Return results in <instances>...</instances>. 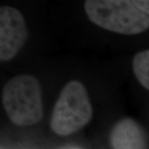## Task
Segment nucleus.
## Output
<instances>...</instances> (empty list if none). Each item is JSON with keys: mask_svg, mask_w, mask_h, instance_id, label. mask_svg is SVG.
Segmentation results:
<instances>
[{"mask_svg": "<svg viewBox=\"0 0 149 149\" xmlns=\"http://www.w3.org/2000/svg\"><path fill=\"white\" fill-rule=\"evenodd\" d=\"M93 109L85 85L70 80L61 92L54 106L51 128L61 136L78 131L91 121Z\"/></svg>", "mask_w": 149, "mask_h": 149, "instance_id": "obj_3", "label": "nucleus"}, {"mask_svg": "<svg viewBox=\"0 0 149 149\" xmlns=\"http://www.w3.org/2000/svg\"><path fill=\"white\" fill-rule=\"evenodd\" d=\"M133 69L139 83L149 91V49L135 55Z\"/></svg>", "mask_w": 149, "mask_h": 149, "instance_id": "obj_6", "label": "nucleus"}, {"mask_svg": "<svg viewBox=\"0 0 149 149\" xmlns=\"http://www.w3.org/2000/svg\"><path fill=\"white\" fill-rule=\"evenodd\" d=\"M28 37L24 17L19 11L8 6L0 8V59H13L23 47Z\"/></svg>", "mask_w": 149, "mask_h": 149, "instance_id": "obj_4", "label": "nucleus"}, {"mask_svg": "<svg viewBox=\"0 0 149 149\" xmlns=\"http://www.w3.org/2000/svg\"><path fill=\"white\" fill-rule=\"evenodd\" d=\"M84 7L92 22L110 32L136 35L149 28V16L135 1L87 0Z\"/></svg>", "mask_w": 149, "mask_h": 149, "instance_id": "obj_1", "label": "nucleus"}, {"mask_svg": "<svg viewBox=\"0 0 149 149\" xmlns=\"http://www.w3.org/2000/svg\"><path fill=\"white\" fill-rule=\"evenodd\" d=\"M2 100L9 119L16 125H33L42 118L41 86L32 75L20 74L8 80Z\"/></svg>", "mask_w": 149, "mask_h": 149, "instance_id": "obj_2", "label": "nucleus"}, {"mask_svg": "<svg viewBox=\"0 0 149 149\" xmlns=\"http://www.w3.org/2000/svg\"><path fill=\"white\" fill-rule=\"evenodd\" d=\"M61 149H82L80 148H78V147H74V146H69V147H65V148H62Z\"/></svg>", "mask_w": 149, "mask_h": 149, "instance_id": "obj_8", "label": "nucleus"}, {"mask_svg": "<svg viewBox=\"0 0 149 149\" xmlns=\"http://www.w3.org/2000/svg\"><path fill=\"white\" fill-rule=\"evenodd\" d=\"M113 149H146L143 129L132 118H126L114 125L109 136Z\"/></svg>", "mask_w": 149, "mask_h": 149, "instance_id": "obj_5", "label": "nucleus"}, {"mask_svg": "<svg viewBox=\"0 0 149 149\" xmlns=\"http://www.w3.org/2000/svg\"><path fill=\"white\" fill-rule=\"evenodd\" d=\"M135 3L139 6V8H141L148 16H149V0H138L135 1Z\"/></svg>", "mask_w": 149, "mask_h": 149, "instance_id": "obj_7", "label": "nucleus"}]
</instances>
